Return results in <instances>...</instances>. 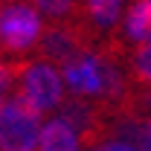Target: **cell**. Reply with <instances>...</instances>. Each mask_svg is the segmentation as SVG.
<instances>
[{
    "label": "cell",
    "mask_w": 151,
    "mask_h": 151,
    "mask_svg": "<svg viewBox=\"0 0 151 151\" xmlns=\"http://www.w3.org/2000/svg\"><path fill=\"white\" fill-rule=\"evenodd\" d=\"M41 111L15 90L0 105V148L3 151H29L38 148L41 137Z\"/></svg>",
    "instance_id": "6da1fadb"
},
{
    "label": "cell",
    "mask_w": 151,
    "mask_h": 151,
    "mask_svg": "<svg viewBox=\"0 0 151 151\" xmlns=\"http://www.w3.org/2000/svg\"><path fill=\"white\" fill-rule=\"evenodd\" d=\"M41 38V20L26 3H9L0 9V50L18 55L35 47Z\"/></svg>",
    "instance_id": "7a4b0ae2"
},
{
    "label": "cell",
    "mask_w": 151,
    "mask_h": 151,
    "mask_svg": "<svg viewBox=\"0 0 151 151\" xmlns=\"http://www.w3.org/2000/svg\"><path fill=\"white\" fill-rule=\"evenodd\" d=\"M18 84H20L18 90L41 113L58 108V102H61V76H58L55 64H50V61H38V58L35 61H26Z\"/></svg>",
    "instance_id": "3957f363"
},
{
    "label": "cell",
    "mask_w": 151,
    "mask_h": 151,
    "mask_svg": "<svg viewBox=\"0 0 151 151\" xmlns=\"http://www.w3.org/2000/svg\"><path fill=\"white\" fill-rule=\"evenodd\" d=\"M38 148H44V151H76V148H81V137L76 131V125H70L64 116H55V119H50L41 128Z\"/></svg>",
    "instance_id": "277c9868"
},
{
    "label": "cell",
    "mask_w": 151,
    "mask_h": 151,
    "mask_svg": "<svg viewBox=\"0 0 151 151\" xmlns=\"http://www.w3.org/2000/svg\"><path fill=\"white\" fill-rule=\"evenodd\" d=\"M119 12H122V0H84V15L99 29L116 26Z\"/></svg>",
    "instance_id": "5b68a950"
},
{
    "label": "cell",
    "mask_w": 151,
    "mask_h": 151,
    "mask_svg": "<svg viewBox=\"0 0 151 151\" xmlns=\"http://www.w3.org/2000/svg\"><path fill=\"white\" fill-rule=\"evenodd\" d=\"M131 76L137 84L151 87V38L139 41V50L131 55Z\"/></svg>",
    "instance_id": "8992f818"
},
{
    "label": "cell",
    "mask_w": 151,
    "mask_h": 151,
    "mask_svg": "<svg viewBox=\"0 0 151 151\" xmlns=\"http://www.w3.org/2000/svg\"><path fill=\"white\" fill-rule=\"evenodd\" d=\"M23 64H26V61H9V64H0V105L15 93L18 78H20V73H23Z\"/></svg>",
    "instance_id": "52a82bcc"
},
{
    "label": "cell",
    "mask_w": 151,
    "mask_h": 151,
    "mask_svg": "<svg viewBox=\"0 0 151 151\" xmlns=\"http://www.w3.org/2000/svg\"><path fill=\"white\" fill-rule=\"evenodd\" d=\"M29 3L38 6L47 18H55V20L58 18H67V15L73 12V6H76L73 0H29Z\"/></svg>",
    "instance_id": "ba28073f"
}]
</instances>
